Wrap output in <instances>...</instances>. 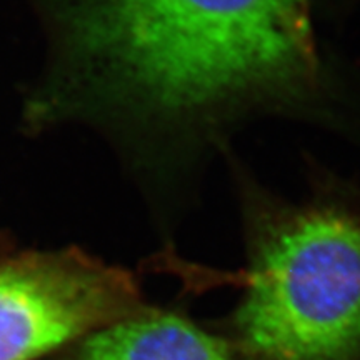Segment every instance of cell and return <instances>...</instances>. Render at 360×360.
Masks as SVG:
<instances>
[{
    "mask_svg": "<svg viewBox=\"0 0 360 360\" xmlns=\"http://www.w3.org/2000/svg\"><path fill=\"white\" fill-rule=\"evenodd\" d=\"M40 2V0H39ZM53 67L35 124L117 120L204 135L255 109L321 94L309 0H42Z\"/></svg>",
    "mask_w": 360,
    "mask_h": 360,
    "instance_id": "cell-1",
    "label": "cell"
},
{
    "mask_svg": "<svg viewBox=\"0 0 360 360\" xmlns=\"http://www.w3.org/2000/svg\"><path fill=\"white\" fill-rule=\"evenodd\" d=\"M52 360H236L214 328L187 314L143 305L130 317L80 337Z\"/></svg>",
    "mask_w": 360,
    "mask_h": 360,
    "instance_id": "cell-4",
    "label": "cell"
},
{
    "mask_svg": "<svg viewBox=\"0 0 360 360\" xmlns=\"http://www.w3.org/2000/svg\"><path fill=\"white\" fill-rule=\"evenodd\" d=\"M132 272L82 250L0 259V360H37L139 312Z\"/></svg>",
    "mask_w": 360,
    "mask_h": 360,
    "instance_id": "cell-3",
    "label": "cell"
},
{
    "mask_svg": "<svg viewBox=\"0 0 360 360\" xmlns=\"http://www.w3.org/2000/svg\"><path fill=\"white\" fill-rule=\"evenodd\" d=\"M247 269L217 334L236 360H360V209L244 195Z\"/></svg>",
    "mask_w": 360,
    "mask_h": 360,
    "instance_id": "cell-2",
    "label": "cell"
}]
</instances>
